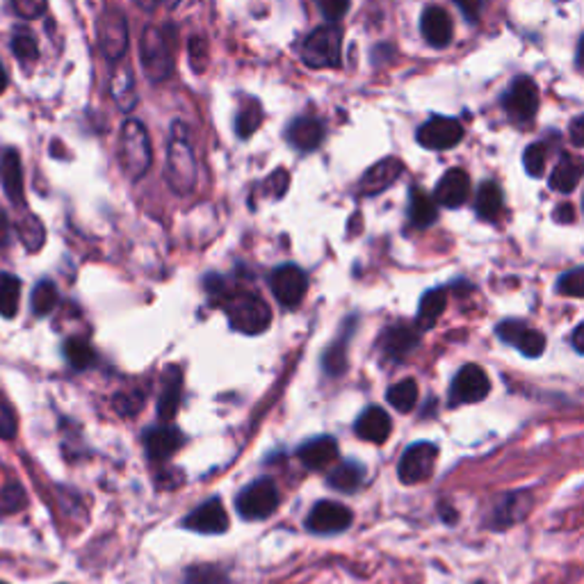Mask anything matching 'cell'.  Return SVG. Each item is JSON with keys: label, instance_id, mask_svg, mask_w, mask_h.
<instances>
[{"label": "cell", "instance_id": "6f0895ef", "mask_svg": "<svg viewBox=\"0 0 584 584\" xmlns=\"http://www.w3.org/2000/svg\"><path fill=\"white\" fill-rule=\"evenodd\" d=\"M555 219H557V222H566V224L573 222V219H575L573 205H570V203H561L559 208L555 210Z\"/></svg>", "mask_w": 584, "mask_h": 584}, {"label": "cell", "instance_id": "d6986e66", "mask_svg": "<svg viewBox=\"0 0 584 584\" xmlns=\"http://www.w3.org/2000/svg\"><path fill=\"white\" fill-rule=\"evenodd\" d=\"M420 30H422L424 41L433 48H445L452 41L454 35V27H452V18L447 16V12L443 7H427L420 18Z\"/></svg>", "mask_w": 584, "mask_h": 584}, {"label": "cell", "instance_id": "44dd1931", "mask_svg": "<svg viewBox=\"0 0 584 584\" xmlns=\"http://www.w3.org/2000/svg\"><path fill=\"white\" fill-rule=\"evenodd\" d=\"M391 429H392V420H391V415H388L386 411L381 409V406H370V409H365L354 424L356 436L363 438V441H370V443L388 441V436H391Z\"/></svg>", "mask_w": 584, "mask_h": 584}, {"label": "cell", "instance_id": "60d3db41", "mask_svg": "<svg viewBox=\"0 0 584 584\" xmlns=\"http://www.w3.org/2000/svg\"><path fill=\"white\" fill-rule=\"evenodd\" d=\"M546 160H548V146L543 144V141H537V144L527 146L523 153L525 172L534 178L543 176V172H546Z\"/></svg>", "mask_w": 584, "mask_h": 584}, {"label": "cell", "instance_id": "5b68a950", "mask_svg": "<svg viewBox=\"0 0 584 584\" xmlns=\"http://www.w3.org/2000/svg\"><path fill=\"white\" fill-rule=\"evenodd\" d=\"M141 53V67H144L146 76L153 82H162L164 78L172 76L173 71V55L167 44V36L160 27L149 26L144 27V35L140 41Z\"/></svg>", "mask_w": 584, "mask_h": 584}, {"label": "cell", "instance_id": "8d00e7d4", "mask_svg": "<svg viewBox=\"0 0 584 584\" xmlns=\"http://www.w3.org/2000/svg\"><path fill=\"white\" fill-rule=\"evenodd\" d=\"M9 46H12V53L16 55L21 62H32V59L39 57V44H36L35 35H32L30 30H26V27H14Z\"/></svg>", "mask_w": 584, "mask_h": 584}, {"label": "cell", "instance_id": "6125c7cd", "mask_svg": "<svg viewBox=\"0 0 584 584\" xmlns=\"http://www.w3.org/2000/svg\"><path fill=\"white\" fill-rule=\"evenodd\" d=\"M0 584H7V582H0Z\"/></svg>", "mask_w": 584, "mask_h": 584}, {"label": "cell", "instance_id": "7c38bea8", "mask_svg": "<svg viewBox=\"0 0 584 584\" xmlns=\"http://www.w3.org/2000/svg\"><path fill=\"white\" fill-rule=\"evenodd\" d=\"M491 391V381L488 374L484 372L479 365L468 363L456 372L454 381L450 388L452 404H473V402H482Z\"/></svg>", "mask_w": 584, "mask_h": 584}, {"label": "cell", "instance_id": "277c9868", "mask_svg": "<svg viewBox=\"0 0 584 584\" xmlns=\"http://www.w3.org/2000/svg\"><path fill=\"white\" fill-rule=\"evenodd\" d=\"M342 32L340 27L327 23L310 32L301 46V59L310 68H328L340 64Z\"/></svg>", "mask_w": 584, "mask_h": 584}, {"label": "cell", "instance_id": "5bb4252c", "mask_svg": "<svg viewBox=\"0 0 584 584\" xmlns=\"http://www.w3.org/2000/svg\"><path fill=\"white\" fill-rule=\"evenodd\" d=\"M182 527L199 534H222L228 529V516L219 497H210L182 518Z\"/></svg>", "mask_w": 584, "mask_h": 584}, {"label": "cell", "instance_id": "d590c367", "mask_svg": "<svg viewBox=\"0 0 584 584\" xmlns=\"http://www.w3.org/2000/svg\"><path fill=\"white\" fill-rule=\"evenodd\" d=\"M388 404L395 406L397 411H402V413H409L411 409L415 406V402H418V386H415L413 379H402V381H397L395 386L388 388Z\"/></svg>", "mask_w": 584, "mask_h": 584}, {"label": "cell", "instance_id": "83f0119b", "mask_svg": "<svg viewBox=\"0 0 584 584\" xmlns=\"http://www.w3.org/2000/svg\"><path fill=\"white\" fill-rule=\"evenodd\" d=\"M579 178H582V167H579L578 160L570 158V155H561L550 173V187L559 194H570L578 187Z\"/></svg>", "mask_w": 584, "mask_h": 584}, {"label": "cell", "instance_id": "52a82bcc", "mask_svg": "<svg viewBox=\"0 0 584 584\" xmlns=\"http://www.w3.org/2000/svg\"><path fill=\"white\" fill-rule=\"evenodd\" d=\"M436 459H438L436 443L432 441L411 443V445L404 450V454H402L400 465H397V474H400L402 484L413 486V484H420L424 482V479L432 477Z\"/></svg>", "mask_w": 584, "mask_h": 584}, {"label": "cell", "instance_id": "f907efd6", "mask_svg": "<svg viewBox=\"0 0 584 584\" xmlns=\"http://www.w3.org/2000/svg\"><path fill=\"white\" fill-rule=\"evenodd\" d=\"M525 328V322H520V319H505V322L497 324V336H500V340L509 342V345H514V340L518 338V333Z\"/></svg>", "mask_w": 584, "mask_h": 584}, {"label": "cell", "instance_id": "7402d4cb", "mask_svg": "<svg viewBox=\"0 0 584 584\" xmlns=\"http://www.w3.org/2000/svg\"><path fill=\"white\" fill-rule=\"evenodd\" d=\"M0 178H3V187L7 199L12 201L16 208L26 203V192H23V169L21 158H18L16 149H7L0 158Z\"/></svg>", "mask_w": 584, "mask_h": 584}, {"label": "cell", "instance_id": "4fadbf2b", "mask_svg": "<svg viewBox=\"0 0 584 584\" xmlns=\"http://www.w3.org/2000/svg\"><path fill=\"white\" fill-rule=\"evenodd\" d=\"M351 511L345 505L333 500H319L318 505L310 509L306 527L315 534H338L345 532L351 525Z\"/></svg>", "mask_w": 584, "mask_h": 584}, {"label": "cell", "instance_id": "8992f818", "mask_svg": "<svg viewBox=\"0 0 584 584\" xmlns=\"http://www.w3.org/2000/svg\"><path fill=\"white\" fill-rule=\"evenodd\" d=\"M237 511L245 520H265L272 516L278 506V488L274 479L260 477L246 484L235 500Z\"/></svg>", "mask_w": 584, "mask_h": 584}, {"label": "cell", "instance_id": "ac0fdd59", "mask_svg": "<svg viewBox=\"0 0 584 584\" xmlns=\"http://www.w3.org/2000/svg\"><path fill=\"white\" fill-rule=\"evenodd\" d=\"M420 333L418 328L411 327V324H391L388 328H383L381 338H379V347L383 349V354L388 359H404L406 354L418 347Z\"/></svg>", "mask_w": 584, "mask_h": 584}, {"label": "cell", "instance_id": "f35d334b", "mask_svg": "<svg viewBox=\"0 0 584 584\" xmlns=\"http://www.w3.org/2000/svg\"><path fill=\"white\" fill-rule=\"evenodd\" d=\"M514 345L518 347V351L523 356L537 359V356H541L543 349H546V336H543L541 331H537V328H529L527 324H525V328L518 333Z\"/></svg>", "mask_w": 584, "mask_h": 584}, {"label": "cell", "instance_id": "be15d7a7", "mask_svg": "<svg viewBox=\"0 0 584 584\" xmlns=\"http://www.w3.org/2000/svg\"><path fill=\"white\" fill-rule=\"evenodd\" d=\"M477 584H482V582H477Z\"/></svg>", "mask_w": 584, "mask_h": 584}, {"label": "cell", "instance_id": "f1b7e54d", "mask_svg": "<svg viewBox=\"0 0 584 584\" xmlns=\"http://www.w3.org/2000/svg\"><path fill=\"white\" fill-rule=\"evenodd\" d=\"M445 306H447L445 290H441V287H433V290L424 292L422 299H420V306H418V328L420 331H427V328H432L433 324H436V319L443 315Z\"/></svg>", "mask_w": 584, "mask_h": 584}, {"label": "cell", "instance_id": "f5cc1de1", "mask_svg": "<svg viewBox=\"0 0 584 584\" xmlns=\"http://www.w3.org/2000/svg\"><path fill=\"white\" fill-rule=\"evenodd\" d=\"M456 7L461 9L465 18L470 23H477L479 21V12H482V0H454Z\"/></svg>", "mask_w": 584, "mask_h": 584}, {"label": "cell", "instance_id": "9f6ffc18", "mask_svg": "<svg viewBox=\"0 0 584 584\" xmlns=\"http://www.w3.org/2000/svg\"><path fill=\"white\" fill-rule=\"evenodd\" d=\"M9 245V217L3 208H0V249Z\"/></svg>", "mask_w": 584, "mask_h": 584}, {"label": "cell", "instance_id": "603a6c76", "mask_svg": "<svg viewBox=\"0 0 584 584\" xmlns=\"http://www.w3.org/2000/svg\"><path fill=\"white\" fill-rule=\"evenodd\" d=\"M338 456V443L333 436H318L306 441L299 447V459L306 468L310 470H324L336 461Z\"/></svg>", "mask_w": 584, "mask_h": 584}, {"label": "cell", "instance_id": "e0dca14e", "mask_svg": "<svg viewBox=\"0 0 584 584\" xmlns=\"http://www.w3.org/2000/svg\"><path fill=\"white\" fill-rule=\"evenodd\" d=\"M470 194V178L464 169H450V172L443 173V178L438 181L436 190H433V201H438V205L443 208H459L465 203Z\"/></svg>", "mask_w": 584, "mask_h": 584}, {"label": "cell", "instance_id": "94428289", "mask_svg": "<svg viewBox=\"0 0 584 584\" xmlns=\"http://www.w3.org/2000/svg\"><path fill=\"white\" fill-rule=\"evenodd\" d=\"M155 3H160V5H164V7L172 9V7H176V5L181 3V0H155Z\"/></svg>", "mask_w": 584, "mask_h": 584}, {"label": "cell", "instance_id": "91938a15", "mask_svg": "<svg viewBox=\"0 0 584 584\" xmlns=\"http://www.w3.org/2000/svg\"><path fill=\"white\" fill-rule=\"evenodd\" d=\"M7 85H9L7 71H5L3 62H0V94H3V91H5V89H7Z\"/></svg>", "mask_w": 584, "mask_h": 584}, {"label": "cell", "instance_id": "484cf974", "mask_svg": "<svg viewBox=\"0 0 584 584\" xmlns=\"http://www.w3.org/2000/svg\"><path fill=\"white\" fill-rule=\"evenodd\" d=\"M110 91H112L114 103L119 105L121 112H130L137 103V94H135V76H132L130 67H119L114 68L112 80H110Z\"/></svg>", "mask_w": 584, "mask_h": 584}, {"label": "cell", "instance_id": "4dcf8cb0", "mask_svg": "<svg viewBox=\"0 0 584 584\" xmlns=\"http://www.w3.org/2000/svg\"><path fill=\"white\" fill-rule=\"evenodd\" d=\"M502 190L495 181H484L477 190V214L482 219H495L502 210Z\"/></svg>", "mask_w": 584, "mask_h": 584}, {"label": "cell", "instance_id": "2e32d148", "mask_svg": "<svg viewBox=\"0 0 584 584\" xmlns=\"http://www.w3.org/2000/svg\"><path fill=\"white\" fill-rule=\"evenodd\" d=\"M402 172H404V164L397 158L379 160V162H374L372 167L363 173V178H360L359 182V192L365 196L381 194L383 190H388V187L402 176Z\"/></svg>", "mask_w": 584, "mask_h": 584}, {"label": "cell", "instance_id": "db71d44e", "mask_svg": "<svg viewBox=\"0 0 584 584\" xmlns=\"http://www.w3.org/2000/svg\"><path fill=\"white\" fill-rule=\"evenodd\" d=\"M224 278L219 276V274H208V276L203 278V286L205 290L213 292V295H219V292H226V286H224Z\"/></svg>", "mask_w": 584, "mask_h": 584}, {"label": "cell", "instance_id": "11a10c76", "mask_svg": "<svg viewBox=\"0 0 584 584\" xmlns=\"http://www.w3.org/2000/svg\"><path fill=\"white\" fill-rule=\"evenodd\" d=\"M570 140H573V144L578 146H584V117H575L573 119V126H570Z\"/></svg>", "mask_w": 584, "mask_h": 584}, {"label": "cell", "instance_id": "f6af8a7d", "mask_svg": "<svg viewBox=\"0 0 584 584\" xmlns=\"http://www.w3.org/2000/svg\"><path fill=\"white\" fill-rule=\"evenodd\" d=\"M12 9L26 21H36L48 9V0H12Z\"/></svg>", "mask_w": 584, "mask_h": 584}, {"label": "cell", "instance_id": "6da1fadb", "mask_svg": "<svg viewBox=\"0 0 584 584\" xmlns=\"http://www.w3.org/2000/svg\"><path fill=\"white\" fill-rule=\"evenodd\" d=\"M164 178L176 194H190L196 182V162L192 151L190 130L185 123L173 121L172 141H169V158L164 167Z\"/></svg>", "mask_w": 584, "mask_h": 584}, {"label": "cell", "instance_id": "ba28073f", "mask_svg": "<svg viewBox=\"0 0 584 584\" xmlns=\"http://www.w3.org/2000/svg\"><path fill=\"white\" fill-rule=\"evenodd\" d=\"M502 108L516 123L532 121L538 110V87L532 78L518 76L502 96Z\"/></svg>", "mask_w": 584, "mask_h": 584}, {"label": "cell", "instance_id": "3957f363", "mask_svg": "<svg viewBox=\"0 0 584 584\" xmlns=\"http://www.w3.org/2000/svg\"><path fill=\"white\" fill-rule=\"evenodd\" d=\"M224 310H226L231 327L246 336H258V333L267 331L269 322H272L269 306L254 292H237V295L228 297Z\"/></svg>", "mask_w": 584, "mask_h": 584}, {"label": "cell", "instance_id": "d4e9b609", "mask_svg": "<svg viewBox=\"0 0 584 584\" xmlns=\"http://www.w3.org/2000/svg\"><path fill=\"white\" fill-rule=\"evenodd\" d=\"M164 386L162 395L158 400V415L162 420H172L176 415L178 406H181V392H182V374L181 368L176 365H169L164 370Z\"/></svg>", "mask_w": 584, "mask_h": 584}, {"label": "cell", "instance_id": "f546056e", "mask_svg": "<svg viewBox=\"0 0 584 584\" xmlns=\"http://www.w3.org/2000/svg\"><path fill=\"white\" fill-rule=\"evenodd\" d=\"M365 468L356 461H345V464L336 465V468L328 473V486L336 488L342 493H354L359 491V486L363 484Z\"/></svg>", "mask_w": 584, "mask_h": 584}, {"label": "cell", "instance_id": "836d02e7", "mask_svg": "<svg viewBox=\"0 0 584 584\" xmlns=\"http://www.w3.org/2000/svg\"><path fill=\"white\" fill-rule=\"evenodd\" d=\"M62 351L73 370H87L96 363L94 347H91L85 338H68V340L64 342Z\"/></svg>", "mask_w": 584, "mask_h": 584}, {"label": "cell", "instance_id": "816d5d0a", "mask_svg": "<svg viewBox=\"0 0 584 584\" xmlns=\"http://www.w3.org/2000/svg\"><path fill=\"white\" fill-rule=\"evenodd\" d=\"M287 182H290V178H287V172L286 169H276V172L272 173V176L267 178V187H269V192H272L274 196H283L286 194V190H287Z\"/></svg>", "mask_w": 584, "mask_h": 584}, {"label": "cell", "instance_id": "e575fe53", "mask_svg": "<svg viewBox=\"0 0 584 584\" xmlns=\"http://www.w3.org/2000/svg\"><path fill=\"white\" fill-rule=\"evenodd\" d=\"M57 301H59V292L57 287H55V283L48 281V278H44V281H39L35 287H32L30 306H32V313L39 315V318L48 315L50 310L57 306Z\"/></svg>", "mask_w": 584, "mask_h": 584}, {"label": "cell", "instance_id": "bcb514c9", "mask_svg": "<svg viewBox=\"0 0 584 584\" xmlns=\"http://www.w3.org/2000/svg\"><path fill=\"white\" fill-rule=\"evenodd\" d=\"M112 404L119 415H135L137 411L141 409V404H144V395H141L140 391L119 392V395L112 400Z\"/></svg>", "mask_w": 584, "mask_h": 584}, {"label": "cell", "instance_id": "30bf717a", "mask_svg": "<svg viewBox=\"0 0 584 584\" xmlns=\"http://www.w3.org/2000/svg\"><path fill=\"white\" fill-rule=\"evenodd\" d=\"M269 286H272L274 297L283 308H297L304 299L306 290H308V278H306L304 269L286 263L274 269L272 276H269Z\"/></svg>", "mask_w": 584, "mask_h": 584}, {"label": "cell", "instance_id": "ee69618b", "mask_svg": "<svg viewBox=\"0 0 584 584\" xmlns=\"http://www.w3.org/2000/svg\"><path fill=\"white\" fill-rule=\"evenodd\" d=\"M557 290L566 297H584V267H573L570 272L561 274Z\"/></svg>", "mask_w": 584, "mask_h": 584}, {"label": "cell", "instance_id": "680465c9", "mask_svg": "<svg viewBox=\"0 0 584 584\" xmlns=\"http://www.w3.org/2000/svg\"><path fill=\"white\" fill-rule=\"evenodd\" d=\"M573 349L578 354H584V322H579L573 331Z\"/></svg>", "mask_w": 584, "mask_h": 584}, {"label": "cell", "instance_id": "8fae6325", "mask_svg": "<svg viewBox=\"0 0 584 584\" xmlns=\"http://www.w3.org/2000/svg\"><path fill=\"white\" fill-rule=\"evenodd\" d=\"M420 146L429 151H447L464 140V128L456 119L450 117H432L427 123L418 128L415 135Z\"/></svg>", "mask_w": 584, "mask_h": 584}, {"label": "cell", "instance_id": "ab89813d", "mask_svg": "<svg viewBox=\"0 0 584 584\" xmlns=\"http://www.w3.org/2000/svg\"><path fill=\"white\" fill-rule=\"evenodd\" d=\"M185 584H226V575L219 566L196 564L185 570Z\"/></svg>", "mask_w": 584, "mask_h": 584}, {"label": "cell", "instance_id": "4316f807", "mask_svg": "<svg viewBox=\"0 0 584 584\" xmlns=\"http://www.w3.org/2000/svg\"><path fill=\"white\" fill-rule=\"evenodd\" d=\"M438 205L432 196L420 187H411L409 194V219L415 228H427L436 222Z\"/></svg>", "mask_w": 584, "mask_h": 584}, {"label": "cell", "instance_id": "7bdbcfd3", "mask_svg": "<svg viewBox=\"0 0 584 584\" xmlns=\"http://www.w3.org/2000/svg\"><path fill=\"white\" fill-rule=\"evenodd\" d=\"M27 502V495L26 491H23V486L18 482H9L5 484L3 493H0V511H5V514H16V511H21L23 506H26Z\"/></svg>", "mask_w": 584, "mask_h": 584}, {"label": "cell", "instance_id": "cb8c5ba5", "mask_svg": "<svg viewBox=\"0 0 584 584\" xmlns=\"http://www.w3.org/2000/svg\"><path fill=\"white\" fill-rule=\"evenodd\" d=\"M286 137L297 151H315L324 140V126L313 117H299L287 126Z\"/></svg>", "mask_w": 584, "mask_h": 584}, {"label": "cell", "instance_id": "b9f144b4", "mask_svg": "<svg viewBox=\"0 0 584 584\" xmlns=\"http://www.w3.org/2000/svg\"><path fill=\"white\" fill-rule=\"evenodd\" d=\"M260 121H263V110H260V105L254 100V103L246 105V108L240 112V117H237L235 121L237 135H240L242 140H246V137H251L256 130H258Z\"/></svg>", "mask_w": 584, "mask_h": 584}, {"label": "cell", "instance_id": "7dc6e473", "mask_svg": "<svg viewBox=\"0 0 584 584\" xmlns=\"http://www.w3.org/2000/svg\"><path fill=\"white\" fill-rule=\"evenodd\" d=\"M16 429H18L16 413H14V409L7 404V402L0 400V438L12 441V438L16 436Z\"/></svg>", "mask_w": 584, "mask_h": 584}, {"label": "cell", "instance_id": "ffe728a7", "mask_svg": "<svg viewBox=\"0 0 584 584\" xmlns=\"http://www.w3.org/2000/svg\"><path fill=\"white\" fill-rule=\"evenodd\" d=\"M529 502H532V497H529L525 491L505 495L500 502H495V509H493V514L488 516V527L505 529L509 527V525L518 523V520L527 514Z\"/></svg>", "mask_w": 584, "mask_h": 584}, {"label": "cell", "instance_id": "681fc988", "mask_svg": "<svg viewBox=\"0 0 584 584\" xmlns=\"http://www.w3.org/2000/svg\"><path fill=\"white\" fill-rule=\"evenodd\" d=\"M208 62V48H205L203 36H192L190 39V64L196 73H201Z\"/></svg>", "mask_w": 584, "mask_h": 584}, {"label": "cell", "instance_id": "74e56055", "mask_svg": "<svg viewBox=\"0 0 584 584\" xmlns=\"http://www.w3.org/2000/svg\"><path fill=\"white\" fill-rule=\"evenodd\" d=\"M347 340H349V333H347V336L342 333V336L338 338L336 345H331L327 351H324L322 368H324V372L331 374V377H340V374L345 372V368H347V351H345Z\"/></svg>", "mask_w": 584, "mask_h": 584}, {"label": "cell", "instance_id": "7a4b0ae2", "mask_svg": "<svg viewBox=\"0 0 584 584\" xmlns=\"http://www.w3.org/2000/svg\"><path fill=\"white\" fill-rule=\"evenodd\" d=\"M119 162L130 181H140L153 162L149 132L137 119H126L119 130Z\"/></svg>", "mask_w": 584, "mask_h": 584}, {"label": "cell", "instance_id": "1f68e13d", "mask_svg": "<svg viewBox=\"0 0 584 584\" xmlns=\"http://www.w3.org/2000/svg\"><path fill=\"white\" fill-rule=\"evenodd\" d=\"M16 233H18V240L23 242V246H26L27 251H39L41 246H44L46 228L36 214L32 213L23 214V217L16 222Z\"/></svg>", "mask_w": 584, "mask_h": 584}, {"label": "cell", "instance_id": "c3c4849f", "mask_svg": "<svg viewBox=\"0 0 584 584\" xmlns=\"http://www.w3.org/2000/svg\"><path fill=\"white\" fill-rule=\"evenodd\" d=\"M315 5H318V9L328 23L340 21L347 14V9H349V0H315Z\"/></svg>", "mask_w": 584, "mask_h": 584}, {"label": "cell", "instance_id": "9c48e42d", "mask_svg": "<svg viewBox=\"0 0 584 584\" xmlns=\"http://www.w3.org/2000/svg\"><path fill=\"white\" fill-rule=\"evenodd\" d=\"M99 46L110 62H119L128 50V21L119 9H105L99 18Z\"/></svg>", "mask_w": 584, "mask_h": 584}, {"label": "cell", "instance_id": "9a60e30c", "mask_svg": "<svg viewBox=\"0 0 584 584\" xmlns=\"http://www.w3.org/2000/svg\"><path fill=\"white\" fill-rule=\"evenodd\" d=\"M182 443H185L182 433L176 427H169V424H155V427L146 429L144 433L146 456L151 461L169 459V456H173L181 450Z\"/></svg>", "mask_w": 584, "mask_h": 584}, {"label": "cell", "instance_id": "d6a6232c", "mask_svg": "<svg viewBox=\"0 0 584 584\" xmlns=\"http://www.w3.org/2000/svg\"><path fill=\"white\" fill-rule=\"evenodd\" d=\"M18 301H21V281L9 272H0V315L3 318H14L18 313Z\"/></svg>", "mask_w": 584, "mask_h": 584}]
</instances>
